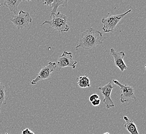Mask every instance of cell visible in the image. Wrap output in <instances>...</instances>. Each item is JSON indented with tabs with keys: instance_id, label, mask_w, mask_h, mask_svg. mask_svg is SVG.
<instances>
[{
	"instance_id": "cell-6",
	"label": "cell",
	"mask_w": 146,
	"mask_h": 134,
	"mask_svg": "<svg viewBox=\"0 0 146 134\" xmlns=\"http://www.w3.org/2000/svg\"><path fill=\"white\" fill-rule=\"evenodd\" d=\"M56 67V64L55 62H49L47 66L42 67L40 70L38 75L32 81H29L32 85L36 84L38 81L48 79L50 77L51 73L54 72Z\"/></svg>"
},
{
	"instance_id": "cell-7",
	"label": "cell",
	"mask_w": 146,
	"mask_h": 134,
	"mask_svg": "<svg viewBox=\"0 0 146 134\" xmlns=\"http://www.w3.org/2000/svg\"><path fill=\"white\" fill-rule=\"evenodd\" d=\"M77 64L78 62L73 59V53L64 51L62 55L59 56L56 65L60 70L65 67H72L73 69H75Z\"/></svg>"
},
{
	"instance_id": "cell-9",
	"label": "cell",
	"mask_w": 146,
	"mask_h": 134,
	"mask_svg": "<svg viewBox=\"0 0 146 134\" xmlns=\"http://www.w3.org/2000/svg\"><path fill=\"white\" fill-rule=\"evenodd\" d=\"M110 52L114 58V62L115 66L119 68L121 72H123L127 68L123 60L124 57L125 56V54L123 51L117 52L113 48H111Z\"/></svg>"
},
{
	"instance_id": "cell-16",
	"label": "cell",
	"mask_w": 146,
	"mask_h": 134,
	"mask_svg": "<svg viewBox=\"0 0 146 134\" xmlns=\"http://www.w3.org/2000/svg\"><path fill=\"white\" fill-rule=\"evenodd\" d=\"M21 134H35L33 131H31L30 129H29V128H26L23 130L22 133Z\"/></svg>"
},
{
	"instance_id": "cell-3",
	"label": "cell",
	"mask_w": 146,
	"mask_h": 134,
	"mask_svg": "<svg viewBox=\"0 0 146 134\" xmlns=\"http://www.w3.org/2000/svg\"><path fill=\"white\" fill-rule=\"evenodd\" d=\"M132 9H130L123 14L116 15H110L106 18H103L101 22L103 24V31L104 33H112L121 20L125 17L127 14L131 12Z\"/></svg>"
},
{
	"instance_id": "cell-15",
	"label": "cell",
	"mask_w": 146,
	"mask_h": 134,
	"mask_svg": "<svg viewBox=\"0 0 146 134\" xmlns=\"http://www.w3.org/2000/svg\"><path fill=\"white\" fill-rule=\"evenodd\" d=\"M97 99H99V96L97 94H93L92 95H90L89 97V101L91 102Z\"/></svg>"
},
{
	"instance_id": "cell-8",
	"label": "cell",
	"mask_w": 146,
	"mask_h": 134,
	"mask_svg": "<svg viewBox=\"0 0 146 134\" xmlns=\"http://www.w3.org/2000/svg\"><path fill=\"white\" fill-rule=\"evenodd\" d=\"M98 89L104 97L103 102L105 104L106 108L110 109L115 106L110 97L112 89H113V86L111 81H109V83L104 86L99 87Z\"/></svg>"
},
{
	"instance_id": "cell-4",
	"label": "cell",
	"mask_w": 146,
	"mask_h": 134,
	"mask_svg": "<svg viewBox=\"0 0 146 134\" xmlns=\"http://www.w3.org/2000/svg\"><path fill=\"white\" fill-rule=\"evenodd\" d=\"M10 21L18 29H23L29 26L32 19L29 12L20 10L18 14L11 16Z\"/></svg>"
},
{
	"instance_id": "cell-19",
	"label": "cell",
	"mask_w": 146,
	"mask_h": 134,
	"mask_svg": "<svg viewBox=\"0 0 146 134\" xmlns=\"http://www.w3.org/2000/svg\"><path fill=\"white\" fill-rule=\"evenodd\" d=\"M0 6H1V4H0Z\"/></svg>"
},
{
	"instance_id": "cell-20",
	"label": "cell",
	"mask_w": 146,
	"mask_h": 134,
	"mask_svg": "<svg viewBox=\"0 0 146 134\" xmlns=\"http://www.w3.org/2000/svg\"><path fill=\"white\" fill-rule=\"evenodd\" d=\"M5 134H7V133H6Z\"/></svg>"
},
{
	"instance_id": "cell-11",
	"label": "cell",
	"mask_w": 146,
	"mask_h": 134,
	"mask_svg": "<svg viewBox=\"0 0 146 134\" xmlns=\"http://www.w3.org/2000/svg\"><path fill=\"white\" fill-rule=\"evenodd\" d=\"M22 2V0H5L3 5L7 7L11 12L16 14L18 11V6Z\"/></svg>"
},
{
	"instance_id": "cell-18",
	"label": "cell",
	"mask_w": 146,
	"mask_h": 134,
	"mask_svg": "<svg viewBox=\"0 0 146 134\" xmlns=\"http://www.w3.org/2000/svg\"><path fill=\"white\" fill-rule=\"evenodd\" d=\"M110 134L108 133H105V134Z\"/></svg>"
},
{
	"instance_id": "cell-5",
	"label": "cell",
	"mask_w": 146,
	"mask_h": 134,
	"mask_svg": "<svg viewBox=\"0 0 146 134\" xmlns=\"http://www.w3.org/2000/svg\"><path fill=\"white\" fill-rule=\"evenodd\" d=\"M113 83L120 87L121 94L120 95V102L121 103L129 102L130 99L136 100V98L134 94V90L133 87L129 86L128 85H123L119 81L113 79Z\"/></svg>"
},
{
	"instance_id": "cell-10",
	"label": "cell",
	"mask_w": 146,
	"mask_h": 134,
	"mask_svg": "<svg viewBox=\"0 0 146 134\" xmlns=\"http://www.w3.org/2000/svg\"><path fill=\"white\" fill-rule=\"evenodd\" d=\"M67 0H60V1H52V0H45L42 1V4L48 6L52 9L51 14L57 13V10L60 6L66 7L68 6Z\"/></svg>"
},
{
	"instance_id": "cell-12",
	"label": "cell",
	"mask_w": 146,
	"mask_h": 134,
	"mask_svg": "<svg viewBox=\"0 0 146 134\" xmlns=\"http://www.w3.org/2000/svg\"><path fill=\"white\" fill-rule=\"evenodd\" d=\"M124 120L125 121L124 127L127 129L131 134H139L137 128L135 123L132 120H129L127 116H124Z\"/></svg>"
},
{
	"instance_id": "cell-14",
	"label": "cell",
	"mask_w": 146,
	"mask_h": 134,
	"mask_svg": "<svg viewBox=\"0 0 146 134\" xmlns=\"http://www.w3.org/2000/svg\"><path fill=\"white\" fill-rule=\"evenodd\" d=\"M6 102L5 86L0 80V114L2 109V107L5 104Z\"/></svg>"
},
{
	"instance_id": "cell-13",
	"label": "cell",
	"mask_w": 146,
	"mask_h": 134,
	"mask_svg": "<svg viewBox=\"0 0 146 134\" xmlns=\"http://www.w3.org/2000/svg\"><path fill=\"white\" fill-rule=\"evenodd\" d=\"M76 81L78 86L82 88H89L91 86L90 79L86 75L79 76L77 78Z\"/></svg>"
},
{
	"instance_id": "cell-1",
	"label": "cell",
	"mask_w": 146,
	"mask_h": 134,
	"mask_svg": "<svg viewBox=\"0 0 146 134\" xmlns=\"http://www.w3.org/2000/svg\"><path fill=\"white\" fill-rule=\"evenodd\" d=\"M103 34L94 28H89L82 32L80 35L78 44L76 45V50L82 48L85 50H90L98 45L103 44Z\"/></svg>"
},
{
	"instance_id": "cell-17",
	"label": "cell",
	"mask_w": 146,
	"mask_h": 134,
	"mask_svg": "<svg viewBox=\"0 0 146 134\" xmlns=\"http://www.w3.org/2000/svg\"><path fill=\"white\" fill-rule=\"evenodd\" d=\"M92 105L94 106H98L101 103V100L100 99H97L96 100L93 101L91 102Z\"/></svg>"
},
{
	"instance_id": "cell-2",
	"label": "cell",
	"mask_w": 146,
	"mask_h": 134,
	"mask_svg": "<svg viewBox=\"0 0 146 134\" xmlns=\"http://www.w3.org/2000/svg\"><path fill=\"white\" fill-rule=\"evenodd\" d=\"M51 20H45L42 24V26L45 24H48L55 30L59 31L60 33L67 32L70 30V27L68 24V17L58 11L56 14H51L50 16Z\"/></svg>"
}]
</instances>
